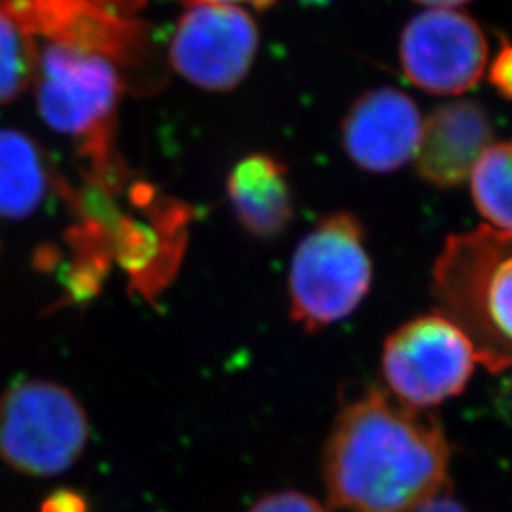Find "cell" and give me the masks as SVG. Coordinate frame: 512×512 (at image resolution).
<instances>
[{"label": "cell", "instance_id": "1", "mask_svg": "<svg viewBox=\"0 0 512 512\" xmlns=\"http://www.w3.org/2000/svg\"><path fill=\"white\" fill-rule=\"evenodd\" d=\"M450 444L429 410L368 389L330 427L323 480L330 503L346 512H410L448 492Z\"/></svg>", "mask_w": 512, "mask_h": 512}, {"label": "cell", "instance_id": "2", "mask_svg": "<svg viewBox=\"0 0 512 512\" xmlns=\"http://www.w3.org/2000/svg\"><path fill=\"white\" fill-rule=\"evenodd\" d=\"M439 311L490 372L512 368V232L482 224L446 239L433 266Z\"/></svg>", "mask_w": 512, "mask_h": 512}, {"label": "cell", "instance_id": "3", "mask_svg": "<svg viewBox=\"0 0 512 512\" xmlns=\"http://www.w3.org/2000/svg\"><path fill=\"white\" fill-rule=\"evenodd\" d=\"M38 110L42 120L78 143L92 175L122 162L114 147V120L122 76L109 55L50 42L38 57Z\"/></svg>", "mask_w": 512, "mask_h": 512}, {"label": "cell", "instance_id": "4", "mask_svg": "<svg viewBox=\"0 0 512 512\" xmlns=\"http://www.w3.org/2000/svg\"><path fill=\"white\" fill-rule=\"evenodd\" d=\"M372 275L361 222L349 213L325 217L294 251L289 272L294 323L317 332L346 319L363 304Z\"/></svg>", "mask_w": 512, "mask_h": 512}, {"label": "cell", "instance_id": "5", "mask_svg": "<svg viewBox=\"0 0 512 512\" xmlns=\"http://www.w3.org/2000/svg\"><path fill=\"white\" fill-rule=\"evenodd\" d=\"M88 418L73 393L48 380H21L0 395V458L19 473L61 475L88 444Z\"/></svg>", "mask_w": 512, "mask_h": 512}, {"label": "cell", "instance_id": "6", "mask_svg": "<svg viewBox=\"0 0 512 512\" xmlns=\"http://www.w3.org/2000/svg\"><path fill=\"white\" fill-rule=\"evenodd\" d=\"M476 363L467 334L435 311L410 319L385 340L382 376L399 403L431 410L463 393Z\"/></svg>", "mask_w": 512, "mask_h": 512}, {"label": "cell", "instance_id": "7", "mask_svg": "<svg viewBox=\"0 0 512 512\" xmlns=\"http://www.w3.org/2000/svg\"><path fill=\"white\" fill-rule=\"evenodd\" d=\"M258 52V29L241 6L192 2L179 19L169 59L190 84L228 92L251 71Z\"/></svg>", "mask_w": 512, "mask_h": 512}, {"label": "cell", "instance_id": "8", "mask_svg": "<svg viewBox=\"0 0 512 512\" xmlns=\"http://www.w3.org/2000/svg\"><path fill=\"white\" fill-rule=\"evenodd\" d=\"M399 54L404 76L414 86L435 95H459L482 78L488 40L471 16L431 8L406 23Z\"/></svg>", "mask_w": 512, "mask_h": 512}, {"label": "cell", "instance_id": "9", "mask_svg": "<svg viewBox=\"0 0 512 512\" xmlns=\"http://www.w3.org/2000/svg\"><path fill=\"white\" fill-rule=\"evenodd\" d=\"M421 126L412 97L395 88H378L351 105L342 122V143L361 169L384 175L416 158Z\"/></svg>", "mask_w": 512, "mask_h": 512}, {"label": "cell", "instance_id": "10", "mask_svg": "<svg viewBox=\"0 0 512 512\" xmlns=\"http://www.w3.org/2000/svg\"><path fill=\"white\" fill-rule=\"evenodd\" d=\"M494 139L486 109L475 101H454L429 114L421 126L416 165L421 177L439 188L465 183Z\"/></svg>", "mask_w": 512, "mask_h": 512}, {"label": "cell", "instance_id": "11", "mask_svg": "<svg viewBox=\"0 0 512 512\" xmlns=\"http://www.w3.org/2000/svg\"><path fill=\"white\" fill-rule=\"evenodd\" d=\"M226 192L239 224L255 238H277L293 222L287 167L272 154L255 152L239 160L228 175Z\"/></svg>", "mask_w": 512, "mask_h": 512}, {"label": "cell", "instance_id": "12", "mask_svg": "<svg viewBox=\"0 0 512 512\" xmlns=\"http://www.w3.org/2000/svg\"><path fill=\"white\" fill-rule=\"evenodd\" d=\"M48 181L37 143L16 129H0V217L33 215L48 192Z\"/></svg>", "mask_w": 512, "mask_h": 512}, {"label": "cell", "instance_id": "13", "mask_svg": "<svg viewBox=\"0 0 512 512\" xmlns=\"http://www.w3.org/2000/svg\"><path fill=\"white\" fill-rule=\"evenodd\" d=\"M469 179L478 213L497 230L512 232V141L490 145Z\"/></svg>", "mask_w": 512, "mask_h": 512}, {"label": "cell", "instance_id": "14", "mask_svg": "<svg viewBox=\"0 0 512 512\" xmlns=\"http://www.w3.org/2000/svg\"><path fill=\"white\" fill-rule=\"evenodd\" d=\"M38 52L31 31L0 6V105L14 101L37 74Z\"/></svg>", "mask_w": 512, "mask_h": 512}, {"label": "cell", "instance_id": "15", "mask_svg": "<svg viewBox=\"0 0 512 512\" xmlns=\"http://www.w3.org/2000/svg\"><path fill=\"white\" fill-rule=\"evenodd\" d=\"M249 512H330L327 505L302 492L285 490L264 495L258 499Z\"/></svg>", "mask_w": 512, "mask_h": 512}, {"label": "cell", "instance_id": "16", "mask_svg": "<svg viewBox=\"0 0 512 512\" xmlns=\"http://www.w3.org/2000/svg\"><path fill=\"white\" fill-rule=\"evenodd\" d=\"M490 84L501 97L512 101V42H503L488 74Z\"/></svg>", "mask_w": 512, "mask_h": 512}, {"label": "cell", "instance_id": "17", "mask_svg": "<svg viewBox=\"0 0 512 512\" xmlns=\"http://www.w3.org/2000/svg\"><path fill=\"white\" fill-rule=\"evenodd\" d=\"M42 512H88L86 499L71 490H61L44 501Z\"/></svg>", "mask_w": 512, "mask_h": 512}, {"label": "cell", "instance_id": "18", "mask_svg": "<svg viewBox=\"0 0 512 512\" xmlns=\"http://www.w3.org/2000/svg\"><path fill=\"white\" fill-rule=\"evenodd\" d=\"M74 2L93 6L97 10L109 12V14H114V16L128 18L129 14L137 12L143 6L145 0H74Z\"/></svg>", "mask_w": 512, "mask_h": 512}, {"label": "cell", "instance_id": "19", "mask_svg": "<svg viewBox=\"0 0 512 512\" xmlns=\"http://www.w3.org/2000/svg\"><path fill=\"white\" fill-rule=\"evenodd\" d=\"M410 512H471L463 503H459L456 497L444 492V494L435 495L427 501H423L414 511Z\"/></svg>", "mask_w": 512, "mask_h": 512}, {"label": "cell", "instance_id": "20", "mask_svg": "<svg viewBox=\"0 0 512 512\" xmlns=\"http://www.w3.org/2000/svg\"><path fill=\"white\" fill-rule=\"evenodd\" d=\"M186 2L188 4H192V2H217V4H232V6H253L258 10H264V8H270L275 0H186Z\"/></svg>", "mask_w": 512, "mask_h": 512}, {"label": "cell", "instance_id": "21", "mask_svg": "<svg viewBox=\"0 0 512 512\" xmlns=\"http://www.w3.org/2000/svg\"><path fill=\"white\" fill-rule=\"evenodd\" d=\"M420 4L425 6H431V8H452V6H459V4H465L469 0H416Z\"/></svg>", "mask_w": 512, "mask_h": 512}, {"label": "cell", "instance_id": "22", "mask_svg": "<svg viewBox=\"0 0 512 512\" xmlns=\"http://www.w3.org/2000/svg\"><path fill=\"white\" fill-rule=\"evenodd\" d=\"M304 2H310V4H325L329 0H304Z\"/></svg>", "mask_w": 512, "mask_h": 512}]
</instances>
